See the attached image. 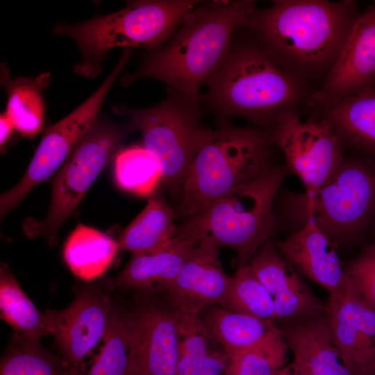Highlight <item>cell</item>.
I'll list each match as a JSON object with an SVG mask.
<instances>
[{
    "label": "cell",
    "mask_w": 375,
    "mask_h": 375,
    "mask_svg": "<svg viewBox=\"0 0 375 375\" xmlns=\"http://www.w3.org/2000/svg\"><path fill=\"white\" fill-rule=\"evenodd\" d=\"M242 28L287 72L317 92L334 67L360 15L353 0H275Z\"/></svg>",
    "instance_id": "obj_1"
},
{
    "label": "cell",
    "mask_w": 375,
    "mask_h": 375,
    "mask_svg": "<svg viewBox=\"0 0 375 375\" xmlns=\"http://www.w3.org/2000/svg\"><path fill=\"white\" fill-rule=\"evenodd\" d=\"M206 85V101L220 123L240 116L267 129L286 112H304L317 92L278 64L242 28Z\"/></svg>",
    "instance_id": "obj_2"
},
{
    "label": "cell",
    "mask_w": 375,
    "mask_h": 375,
    "mask_svg": "<svg viewBox=\"0 0 375 375\" xmlns=\"http://www.w3.org/2000/svg\"><path fill=\"white\" fill-rule=\"evenodd\" d=\"M256 8L253 0L201 1L185 15L165 44L148 52L136 71L122 77V85L153 78L199 102L201 87L224 60L236 31Z\"/></svg>",
    "instance_id": "obj_3"
},
{
    "label": "cell",
    "mask_w": 375,
    "mask_h": 375,
    "mask_svg": "<svg viewBox=\"0 0 375 375\" xmlns=\"http://www.w3.org/2000/svg\"><path fill=\"white\" fill-rule=\"evenodd\" d=\"M269 129L235 126L227 121L206 128L187 170L176 218L204 211L237 186L274 165Z\"/></svg>",
    "instance_id": "obj_4"
},
{
    "label": "cell",
    "mask_w": 375,
    "mask_h": 375,
    "mask_svg": "<svg viewBox=\"0 0 375 375\" xmlns=\"http://www.w3.org/2000/svg\"><path fill=\"white\" fill-rule=\"evenodd\" d=\"M201 2L128 1L119 10L80 23L60 22L54 26L53 33L70 38L77 46L81 60L74 67V72L85 78H95L111 49L139 47L147 52L158 49L174 35L185 15Z\"/></svg>",
    "instance_id": "obj_5"
},
{
    "label": "cell",
    "mask_w": 375,
    "mask_h": 375,
    "mask_svg": "<svg viewBox=\"0 0 375 375\" xmlns=\"http://www.w3.org/2000/svg\"><path fill=\"white\" fill-rule=\"evenodd\" d=\"M289 174L285 165H274L233 188L202 212L185 219L176 226L175 237L210 238L219 246L237 253L238 269L247 266L276 228L273 205Z\"/></svg>",
    "instance_id": "obj_6"
},
{
    "label": "cell",
    "mask_w": 375,
    "mask_h": 375,
    "mask_svg": "<svg viewBox=\"0 0 375 375\" xmlns=\"http://www.w3.org/2000/svg\"><path fill=\"white\" fill-rule=\"evenodd\" d=\"M287 201L298 229L311 221L337 247L352 242L375 214V166L344 156L311 200L294 193Z\"/></svg>",
    "instance_id": "obj_7"
},
{
    "label": "cell",
    "mask_w": 375,
    "mask_h": 375,
    "mask_svg": "<svg viewBox=\"0 0 375 375\" xmlns=\"http://www.w3.org/2000/svg\"><path fill=\"white\" fill-rule=\"evenodd\" d=\"M128 117L134 131L143 137V147L158 161L162 181L170 193L181 199L185 174L202 138L199 102L168 89L166 97L151 107L113 106Z\"/></svg>",
    "instance_id": "obj_8"
},
{
    "label": "cell",
    "mask_w": 375,
    "mask_h": 375,
    "mask_svg": "<svg viewBox=\"0 0 375 375\" xmlns=\"http://www.w3.org/2000/svg\"><path fill=\"white\" fill-rule=\"evenodd\" d=\"M133 131L128 121L117 124L98 115L56 174L47 216L40 221L25 222L26 235L30 238L42 235L49 245L54 246L62 224Z\"/></svg>",
    "instance_id": "obj_9"
},
{
    "label": "cell",
    "mask_w": 375,
    "mask_h": 375,
    "mask_svg": "<svg viewBox=\"0 0 375 375\" xmlns=\"http://www.w3.org/2000/svg\"><path fill=\"white\" fill-rule=\"evenodd\" d=\"M132 54V49H123L116 66L100 86L72 112L44 131L23 177L14 187L1 194V219L17 206L31 190L48 179L63 165L98 116L107 94Z\"/></svg>",
    "instance_id": "obj_10"
},
{
    "label": "cell",
    "mask_w": 375,
    "mask_h": 375,
    "mask_svg": "<svg viewBox=\"0 0 375 375\" xmlns=\"http://www.w3.org/2000/svg\"><path fill=\"white\" fill-rule=\"evenodd\" d=\"M272 142L284 153L285 166L301 181L306 201L311 200L344 158V148L324 119L309 117L303 122L301 111L282 115L268 128Z\"/></svg>",
    "instance_id": "obj_11"
},
{
    "label": "cell",
    "mask_w": 375,
    "mask_h": 375,
    "mask_svg": "<svg viewBox=\"0 0 375 375\" xmlns=\"http://www.w3.org/2000/svg\"><path fill=\"white\" fill-rule=\"evenodd\" d=\"M126 315L133 375H178V311L145 304Z\"/></svg>",
    "instance_id": "obj_12"
},
{
    "label": "cell",
    "mask_w": 375,
    "mask_h": 375,
    "mask_svg": "<svg viewBox=\"0 0 375 375\" xmlns=\"http://www.w3.org/2000/svg\"><path fill=\"white\" fill-rule=\"evenodd\" d=\"M105 290L86 288L66 308L44 312L60 356L76 367L103 338L112 308Z\"/></svg>",
    "instance_id": "obj_13"
},
{
    "label": "cell",
    "mask_w": 375,
    "mask_h": 375,
    "mask_svg": "<svg viewBox=\"0 0 375 375\" xmlns=\"http://www.w3.org/2000/svg\"><path fill=\"white\" fill-rule=\"evenodd\" d=\"M374 85L375 2L358 15L338 60L308 108L351 97Z\"/></svg>",
    "instance_id": "obj_14"
},
{
    "label": "cell",
    "mask_w": 375,
    "mask_h": 375,
    "mask_svg": "<svg viewBox=\"0 0 375 375\" xmlns=\"http://www.w3.org/2000/svg\"><path fill=\"white\" fill-rule=\"evenodd\" d=\"M230 280L222 267L219 246L210 238L203 237L167 290L168 299L174 310L198 315L211 306H222Z\"/></svg>",
    "instance_id": "obj_15"
},
{
    "label": "cell",
    "mask_w": 375,
    "mask_h": 375,
    "mask_svg": "<svg viewBox=\"0 0 375 375\" xmlns=\"http://www.w3.org/2000/svg\"><path fill=\"white\" fill-rule=\"evenodd\" d=\"M331 328L351 375L375 374V311L358 302L345 282L329 294Z\"/></svg>",
    "instance_id": "obj_16"
},
{
    "label": "cell",
    "mask_w": 375,
    "mask_h": 375,
    "mask_svg": "<svg viewBox=\"0 0 375 375\" xmlns=\"http://www.w3.org/2000/svg\"><path fill=\"white\" fill-rule=\"evenodd\" d=\"M283 258L300 274L318 284L329 294L344 284V267L335 244L312 222L288 238L274 241Z\"/></svg>",
    "instance_id": "obj_17"
},
{
    "label": "cell",
    "mask_w": 375,
    "mask_h": 375,
    "mask_svg": "<svg viewBox=\"0 0 375 375\" xmlns=\"http://www.w3.org/2000/svg\"><path fill=\"white\" fill-rule=\"evenodd\" d=\"M293 354L290 363L306 375H351L331 328L328 310L278 327Z\"/></svg>",
    "instance_id": "obj_18"
},
{
    "label": "cell",
    "mask_w": 375,
    "mask_h": 375,
    "mask_svg": "<svg viewBox=\"0 0 375 375\" xmlns=\"http://www.w3.org/2000/svg\"><path fill=\"white\" fill-rule=\"evenodd\" d=\"M199 240L176 236L171 244L162 251L151 254L131 255L119 273L112 277L102 278L100 285L106 290L167 291Z\"/></svg>",
    "instance_id": "obj_19"
},
{
    "label": "cell",
    "mask_w": 375,
    "mask_h": 375,
    "mask_svg": "<svg viewBox=\"0 0 375 375\" xmlns=\"http://www.w3.org/2000/svg\"><path fill=\"white\" fill-rule=\"evenodd\" d=\"M304 112L326 120L344 149L375 158V85L351 97L310 106Z\"/></svg>",
    "instance_id": "obj_20"
},
{
    "label": "cell",
    "mask_w": 375,
    "mask_h": 375,
    "mask_svg": "<svg viewBox=\"0 0 375 375\" xmlns=\"http://www.w3.org/2000/svg\"><path fill=\"white\" fill-rule=\"evenodd\" d=\"M178 375H222L229 358L198 315L178 312Z\"/></svg>",
    "instance_id": "obj_21"
},
{
    "label": "cell",
    "mask_w": 375,
    "mask_h": 375,
    "mask_svg": "<svg viewBox=\"0 0 375 375\" xmlns=\"http://www.w3.org/2000/svg\"><path fill=\"white\" fill-rule=\"evenodd\" d=\"M50 78L51 74L45 72L35 77L17 76L12 79L8 66L1 65V83L8 97L6 111L24 138H34L44 127L43 92Z\"/></svg>",
    "instance_id": "obj_22"
},
{
    "label": "cell",
    "mask_w": 375,
    "mask_h": 375,
    "mask_svg": "<svg viewBox=\"0 0 375 375\" xmlns=\"http://www.w3.org/2000/svg\"><path fill=\"white\" fill-rule=\"evenodd\" d=\"M175 212L159 195L149 199L142 211L122 233L119 250L131 255L151 254L171 244L175 238Z\"/></svg>",
    "instance_id": "obj_23"
},
{
    "label": "cell",
    "mask_w": 375,
    "mask_h": 375,
    "mask_svg": "<svg viewBox=\"0 0 375 375\" xmlns=\"http://www.w3.org/2000/svg\"><path fill=\"white\" fill-rule=\"evenodd\" d=\"M118 250V242L109 235L78 224L65 243L63 256L74 275L91 281L105 272Z\"/></svg>",
    "instance_id": "obj_24"
},
{
    "label": "cell",
    "mask_w": 375,
    "mask_h": 375,
    "mask_svg": "<svg viewBox=\"0 0 375 375\" xmlns=\"http://www.w3.org/2000/svg\"><path fill=\"white\" fill-rule=\"evenodd\" d=\"M202 321L229 358L257 344L276 326L272 320L232 311L217 305L204 310Z\"/></svg>",
    "instance_id": "obj_25"
},
{
    "label": "cell",
    "mask_w": 375,
    "mask_h": 375,
    "mask_svg": "<svg viewBox=\"0 0 375 375\" xmlns=\"http://www.w3.org/2000/svg\"><path fill=\"white\" fill-rule=\"evenodd\" d=\"M81 368L47 351L40 340L14 333L1 356L0 375H83Z\"/></svg>",
    "instance_id": "obj_26"
},
{
    "label": "cell",
    "mask_w": 375,
    "mask_h": 375,
    "mask_svg": "<svg viewBox=\"0 0 375 375\" xmlns=\"http://www.w3.org/2000/svg\"><path fill=\"white\" fill-rule=\"evenodd\" d=\"M0 314L16 334L33 340L51 334L45 313L38 310L4 263L0 269Z\"/></svg>",
    "instance_id": "obj_27"
},
{
    "label": "cell",
    "mask_w": 375,
    "mask_h": 375,
    "mask_svg": "<svg viewBox=\"0 0 375 375\" xmlns=\"http://www.w3.org/2000/svg\"><path fill=\"white\" fill-rule=\"evenodd\" d=\"M114 172L119 188L140 196L153 194L162 181L158 161L143 146H131L119 151Z\"/></svg>",
    "instance_id": "obj_28"
},
{
    "label": "cell",
    "mask_w": 375,
    "mask_h": 375,
    "mask_svg": "<svg viewBox=\"0 0 375 375\" xmlns=\"http://www.w3.org/2000/svg\"><path fill=\"white\" fill-rule=\"evenodd\" d=\"M288 351L276 325L257 344L230 358L222 375H274L284 367Z\"/></svg>",
    "instance_id": "obj_29"
},
{
    "label": "cell",
    "mask_w": 375,
    "mask_h": 375,
    "mask_svg": "<svg viewBox=\"0 0 375 375\" xmlns=\"http://www.w3.org/2000/svg\"><path fill=\"white\" fill-rule=\"evenodd\" d=\"M103 344L88 375H133L126 315L112 308Z\"/></svg>",
    "instance_id": "obj_30"
},
{
    "label": "cell",
    "mask_w": 375,
    "mask_h": 375,
    "mask_svg": "<svg viewBox=\"0 0 375 375\" xmlns=\"http://www.w3.org/2000/svg\"><path fill=\"white\" fill-rule=\"evenodd\" d=\"M223 308L262 319L274 317V297L247 266L231 277Z\"/></svg>",
    "instance_id": "obj_31"
},
{
    "label": "cell",
    "mask_w": 375,
    "mask_h": 375,
    "mask_svg": "<svg viewBox=\"0 0 375 375\" xmlns=\"http://www.w3.org/2000/svg\"><path fill=\"white\" fill-rule=\"evenodd\" d=\"M248 267L273 297L303 281L272 240L255 253Z\"/></svg>",
    "instance_id": "obj_32"
},
{
    "label": "cell",
    "mask_w": 375,
    "mask_h": 375,
    "mask_svg": "<svg viewBox=\"0 0 375 375\" xmlns=\"http://www.w3.org/2000/svg\"><path fill=\"white\" fill-rule=\"evenodd\" d=\"M344 267V282L352 296L375 311V241Z\"/></svg>",
    "instance_id": "obj_33"
},
{
    "label": "cell",
    "mask_w": 375,
    "mask_h": 375,
    "mask_svg": "<svg viewBox=\"0 0 375 375\" xmlns=\"http://www.w3.org/2000/svg\"><path fill=\"white\" fill-rule=\"evenodd\" d=\"M274 301L273 321L283 324L300 321L327 310V305L314 294L303 281L275 296Z\"/></svg>",
    "instance_id": "obj_34"
},
{
    "label": "cell",
    "mask_w": 375,
    "mask_h": 375,
    "mask_svg": "<svg viewBox=\"0 0 375 375\" xmlns=\"http://www.w3.org/2000/svg\"><path fill=\"white\" fill-rule=\"evenodd\" d=\"M15 129H16L15 124L8 113L6 110L1 113L0 146L1 149L10 140Z\"/></svg>",
    "instance_id": "obj_35"
},
{
    "label": "cell",
    "mask_w": 375,
    "mask_h": 375,
    "mask_svg": "<svg viewBox=\"0 0 375 375\" xmlns=\"http://www.w3.org/2000/svg\"><path fill=\"white\" fill-rule=\"evenodd\" d=\"M274 375H306L297 369L291 364L278 369Z\"/></svg>",
    "instance_id": "obj_36"
}]
</instances>
